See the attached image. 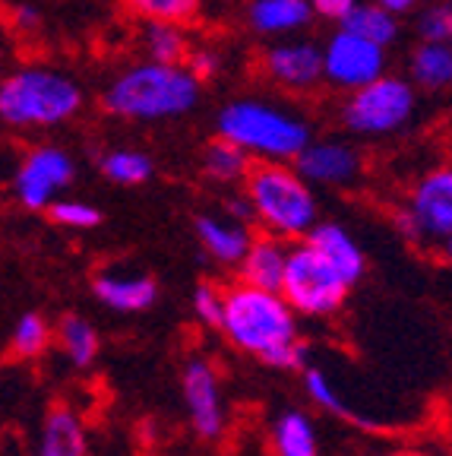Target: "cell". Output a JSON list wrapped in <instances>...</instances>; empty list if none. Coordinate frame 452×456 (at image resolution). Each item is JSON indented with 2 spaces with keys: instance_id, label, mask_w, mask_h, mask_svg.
Segmentation results:
<instances>
[{
  "instance_id": "6da1fadb",
  "label": "cell",
  "mask_w": 452,
  "mask_h": 456,
  "mask_svg": "<svg viewBox=\"0 0 452 456\" xmlns=\"http://www.w3.org/2000/svg\"><path fill=\"white\" fill-rule=\"evenodd\" d=\"M222 333L234 349L247 352L269 368H307L311 349L297 330V311L282 292L234 282L225 292Z\"/></svg>"
},
{
  "instance_id": "7a4b0ae2",
  "label": "cell",
  "mask_w": 452,
  "mask_h": 456,
  "mask_svg": "<svg viewBox=\"0 0 452 456\" xmlns=\"http://www.w3.org/2000/svg\"><path fill=\"white\" fill-rule=\"evenodd\" d=\"M199 102V79L184 64L146 61L120 73L105 93V108L130 121H168Z\"/></svg>"
},
{
  "instance_id": "3957f363",
  "label": "cell",
  "mask_w": 452,
  "mask_h": 456,
  "mask_svg": "<svg viewBox=\"0 0 452 456\" xmlns=\"http://www.w3.org/2000/svg\"><path fill=\"white\" fill-rule=\"evenodd\" d=\"M247 197L262 232L285 241L307 238L319 222L311 181L285 162L254 165V171L247 175Z\"/></svg>"
},
{
  "instance_id": "277c9868",
  "label": "cell",
  "mask_w": 452,
  "mask_h": 456,
  "mask_svg": "<svg viewBox=\"0 0 452 456\" xmlns=\"http://www.w3.org/2000/svg\"><path fill=\"white\" fill-rule=\"evenodd\" d=\"M79 108V83L51 67H20L0 86V118L7 127H57Z\"/></svg>"
},
{
  "instance_id": "5b68a950",
  "label": "cell",
  "mask_w": 452,
  "mask_h": 456,
  "mask_svg": "<svg viewBox=\"0 0 452 456\" xmlns=\"http://www.w3.org/2000/svg\"><path fill=\"white\" fill-rule=\"evenodd\" d=\"M219 134L262 162L297 159L311 142V130L301 118L260 99H238L222 108Z\"/></svg>"
},
{
  "instance_id": "8992f818",
  "label": "cell",
  "mask_w": 452,
  "mask_h": 456,
  "mask_svg": "<svg viewBox=\"0 0 452 456\" xmlns=\"http://www.w3.org/2000/svg\"><path fill=\"white\" fill-rule=\"evenodd\" d=\"M348 292H351V282L311 241H301L291 248L282 295L297 314H304V317H333L345 305Z\"/></svg>"
},
{
  "instance_id": "52a82bcc",
  "label": "cell",
  "mask_w": 452,
  "mask_h": 456,
  "mask_svg": "<svg viewBox=\"0 0 452 456\" xmlns=\"http://www.w3.org/2000/svg\"><path fill=\"white\" fill-rule=\"evenodd\" d=\"M415 114V89L408 79L383 73L374 83L360 86L348 95L342 108V121L360 136H386L405 127Z\"/></svg>"
},
{
  "instance_id": "ba28073f",
  "label": "cell",
  "mask_w": 452,
  "mask_h": 456,
  "mask_svg": "<svg viewBox=\"0 0 452 456\" xmlns=\"http://www.w3.org/2000/svg\"><path fill=\"white\" fill-rule=\"evenodd\" d=\"M402 235L421 244H443L452 235V165L427 171L408 193V207L396 216Z\"/></svg>"
},
{
  "instance_id": "9c48e42d",
  "label": "cell",
  "mask_w": 452,
  "mask_h": 456,
  "mask_svg": "<svg viewBox=\"0 0 452 456\" xmlns=\"http://www.w3.org/2000/svg\"><path fill=\"white\" fill-rule=\"evenodd\" d=\"M326 79L339 89H360L386 73V48L370 38L358 36L351 28H339L323 48Z\"/></svg>"
},
{
  "instance_id": "30bf717a",
  "label": "cell",
  "mask_w": 452,
  "mask_h": 456,
  "mask_svg": "<svg viewBox=\"0 0 452 456\" xmlns=\"http://www.w3.org/2000/svg\"><path fill=\"white\" fill-rule=\"evenodd\" d=\"M77 175V165L57 146H36L26 152L13 175V197L26 209H48Z\"/></svg>"
},
{
  "instance_id": "8fae6325",
  "label": "cell",
  "mask_w": 452,
  "mask_h": 456,
  "mask_svg": "<svg viewBox=\"0 0 452 456\" xmlns=\"http://www.w3.org/2000/svg\"><path fill=\"white\" fill-rule=\"evenodd\" d=\"M184 406L190 415V425L203 441H219L225 435V399L219 390V374L206 358H190L184 368Z\"/></svg>"
},
{
  "instance_id": "7c38bea8",
  "label": "cell",
  "mask_w": 452,
  "mask_h": 456,
  "mask_svg": "<svg viewBox=\"0 0 452 456\" xmlns=\"http://www.w3.org/2000/svg\"><path fill=\"white\" fill-rule=\"evenodd\" d=\"M262 70L272 83L285 86L291 93H307L326 77L323 48L311 42H282L262 54Z\"/></svg>"
},
{
  "instance_id": "4fadbf2b",
  "label": "cell",
  "mask_w": 452,
  "mask_h": 456,
  "mask_svg": "<svg viewBox=\"0 0 452 456\" xmlns=\"http://www.w3.org/2000/svg\"><path fill=\"white\" fill-rule=\"evenodd\" d=\"M297 171L311 184L342 187L358 178L360 162L351 146H345L339 140H323V142H307V150L297 156Z\"/></svg>"
},
{
  "instance_id": "5bb4252c",
  "label": "cell",
  "mask_w": 452,
  "mask_h": 456,
  "mask_svg": "<svg viewBox=\"0 0 452 456\" xmlns=\"http://www.w3.org/2000/svg\"><path fill=\"white\" fill-rule=\"evenodd\" d=\"M93 292L108 311L117 314H140L149 311L158 298V285L146 273H120L105 270L93 279Z\"/></svg>"
},
{
  "instance_id": "9a60e30c",
  "label": "cell",
  "mask_w": 452,
  "mask_h": 456,
  "mask_svg": "<svg viewBox=\"0 0 452 456\" xmlns=\"http://www.w3.org/2000/svg\"><path fill=\"white\" fill-rule=\"evenodd\" d=\"M288 254H291V248H285V238L269 235V232L260 238H254L247 256H244L238 266L240 282L256 285V289L282 292L285 270H288Z\"/></svg>"
},
{
  "instance_id": "2e32d148",
  "label": "cell",
  "mask_w": 452,
  "mask_h": 456,
  "mask_svg": "<svg viewBox=\"0 0 452 456\" xmlns=\"http://www.w3.org/2000/svg\"><path fill=\"white\" fill-rule=\"evenodd\" d=\"M197 238L206 254L219 260L222 266H240V260L247 256L250 244H254L244 222H238L234 216H199Z\"/></svg>"
},
{
  "instance_id": "e0dca14e",
  "label": "cell",
  "mask_w": 452,
  "mask_h": 456,
  "mask_svg": "<svg viewBox=\"0 0 452 456\" xmlns=\"http://www.w3.org/2000/svg\"><path fill=\"white\" fill-rule=\"evenodd\" d=\"M304 241H311L351 285H358L360 276L367 273V256H364V250L348 235V228L335 225V222H317Z\"/></svg>"
},
{
  "instance_id": "ac0fdd59",
  "label": "cell",
  "mask_w": 452,
  "mask_h": 456,
  "mask_svg": "<svg viewBox=\"0 0 452 456\" xmlns=\"http://www.w3.org/2000/svg\"><path fill=\"white\" fill-rule=\"evenodd\" d=\"M36 456H85V428L73 409L57 406L44 415Z\"/></svg>"
},
{
  "instance_id": "d6986e66",
  "label": "cell",
  "mask_w": 452,
  "mask_h": 456,
  "mask_svg": "<svg viewBox=\"0 0 452 456\" xmlns=\"http://www.w3.org/2000/svg\"><path fill=\"white\" fill-rule=\"evenodd\" d=\"M313 16L311 0H254L250 22L262 36H288L304 28Z\"/></svg>"
},
{
  "instance_id": "ffe728a7",
  "label": "cell",
  "mask_w": 452,
  "mask_h": 456,
  "mask_svg": "<svg viewBox=\"0 0 452 456\" xmlns=\"http://www.w3.org/2000/svg\"><path fill=\"white\" fill-rule=\"evenodd\" d=\"M269 444L276 456H319L317 428L297 409H285L282 415H276L269 428Z\"/></svg>"
},
{
  "instance_id": "44dd1931",
  "label": "cell",
  "mask_w": 452,
  "mask_h": 456,
  "mask_svg": "<svg viewBox=\"0 0 452 456\" xmlns=\"http://www.w3.org/2000/svg\"><path fill=\"white\" fill-rule=\"evenodd\" d=\"M57 346H61V352H64V358L73 368H89L101 352V336L85 317L67 314L64 321L57 323Z\"/></svg>"
},
{
  "instance_id": "7402d4cb",
  "label": "cell",
  "mask_w": 452,
  "mask_h": 456,
  "mask_svg": "<svg viewBox=\"0 0 452 456\" xmlns=\"http://www.w3.org/2000/svg\"><path fill=\"white\" fill-rule=\"evenodd\" d=\"M411 83L421 89H446L452 86V45L449 42H421L411 54Z\"/></svg>"
},
{
  "instance_id": "603a6c76",
  "label": "cell",
  "mask_w": 452,
  "mask_h": 456,
  "mask_svg": "<svg viewBox=\"0 0 452 456\" xmlns=\"http://www.w3.org/2000/svg\"><path fill=\"white\" fill-rule=\"evenodd\" d=\"M203 168L213 181L222 184H234V181H247V175L254 171L250 165V152L244 146H238L234 140L219 134V140H213L203 152Z\"/></svg>"
},
{
  "instance_id": "cb8c5ba5",
  "label": "cell",
  "mask_w": 452,
  "mask_h": 456,
  "mask_svg": "<svg viewBox=\"0 0 452 456\" xmlns=\"http://www.w3.org/2000/svg\"><path fill=\"white\" fill-rule=\"evenodd\" d=\"M342 28H351L358 36L389 48V45L399 38V13L383 7L380 0H370V4H358V7L351 10V16L342 22Z\"/></svg>"
},
{
  "instance_id": "d4e9b609",
  "label": "cell",
  "mask_w": 452,
  "mask_h": 456,
  "mask_svg": "<svg viewBox=\"0 0 452 456\" xmlns=\"http://www.w3.org/2000/svg\"><path fill=\"white\" fill-rule=\"evenodd\" d=\"M57 339V330H51V323L44 321L42 314L28 311L22 314L20 321L13 323V336H10V352L22 362L42 358L51 349V342Z\"/></svg>"
},
{
  "instance_id": "484cf974",
  "label": "cell",
  "mask_w": 452,
  "mask_h": 456,
  "mask_svg": "<svg viewBox=\"0 0 452 456\" xmlns=\"http://www.w3.org/2000/svg\"><path fill=\"white\" fill-rule=\"evenodd\" d=\"M142 48H146L149 61H162V64H181L190 54L181 22H146Z\"/></svg>"
},
{
  "instance_id": "4316f807",
  "label": "cell",
  "mask_w": 452,
  "mask_h": 456,
  "mask_svg": "<svg viewBox=\"0 0 452 456\" xmlns=\"http://www.w3.org/2000/svg\"><path fill=\"white\" fill-rule=\"evenodd\" d=\"M101 171L105 178H111L114 184H142L152 178V159L140 150H111L101 159Z\"/></svg>"
},
{
  "instance_id": "83f0119b",
  "label": "cell",
  "mask_w": 452,
  "mask_h": 456,
  "mask_svg": "<svg viewBox=\"0 0 452 456\" xmlns=\"http://www.w3.org/2000/svg\"><path fill=\"white\" fill-rule=\"evenodd\" d=\"M124 7L146 22H187L197 16L199 0H124Z\"/></svg>"
},
{
  "instance_id": "f1b7e54d",
  "label": "cell",
  "mask_w": 452,
  "mask_h": 456,
  "mask_svg": "<svg viewBox=\"0 0 452 456\" xmlns=\"http://www.w3.org/2000/svg\"><path fill=\"white\" fill-rule=\"evenodd\" d=\"M304 390L319 409L339 415V419H354V412L345 406V403H342L339 390L333 387V380L326 378L323 368H311V364H307V368H304Z\"/></svg>"
},
{
  "instance_id": "f546056e",
  "label": "cell",
  "mask_w": 452,
  "mask_h": 456,
  "mask_svg": "<svg viewBox=\"0 0 452 456\" xmlns=\"http://www.w3.org/2000/svg\"><path fill=\"white\" fill-rule=\"evenodd\" d=\"M225 292L228 289H219L215 282H199L197 289H193L190 305L203 327L222 330V321H225Z\"/></svg>"
},
{
  "instance_id": "4dcf8cb0",
  "label": "cell",
  "mask_w": 452,
  "mask_h": 456,
  "mask_svg": "<svg viewBox=\"0 0 452 456\" xmlns=\"http://www.w3.org/2000/svg\"><path fill=\"white\" fill-rule=\"evenodd\" d=\"M48 216L64 228H77V232H85V228H95L101 222V213L85 203V200H54L48 207Z\"/></svg>"
},
{
  "instance_id": "1f68e13d",
  "label": "cell",
  "mask_w": 452,
  "mask_h": 456,
  "mask_svg": "<svg viewBox=\"0 0 452 456\" xmlns=\"http://www.w3.org/2000/svg\"><path fill=\"white\" fill-rule=\"evenodd\" d=\"M417 36L421 42H449L452 36V4H437L417 16Z\"/></svg>"
},
{
  "instance_id": "d6a6232c",
  "label": "cell",
  "mask_w": 452,
  "mask_h": 456,
  "mask_svg": "<svg viewBox=\"0 0 452 456\" xmlns=\"http://www.w3.org/2000/svg\"><path fill=\"white\" fill-rule=\"evenodd\" d=\"M187 67L193 70V77L199 79V83H206V79H215L222 70V54H215L213 48H197L187 54Z\"/></svg>"
},
{
  "instance_id": "836d02e7",
  "label": "cell",
  "mask_w": 452,
  "mask_h": 456,
  "mask_svg": "<svg viewBox=\"0 0 452 456\" xmlns=\"http://www.w3.org/2000/svg\"><path fill=\"white\" fill-rule=\"evenodd\" d=\"M311 4H313V13L323 16V20L345 22L360 0H311Z\"/></svg>"
},
{
  "instance_id": "e575fe53",
  "label": "cell",
  "mask_w": 452,
  "mask_h": 456,
  "mask_svg": "<svg viewBox=\"0 0 452 456\" xmlns=\"http://www.w3.org/2000/svg\"><path fill=\"white\" fill-rule=\"evenodd\" d=\"M10 20H13V26L20 28V32H32V28L42 26V13H38L36 0H26V4H16V7L10 10Z\"/></svg>"
},
{
  "instance_id": "d590c367",
  "label": "cell",
  "mask_w": 452,
  "mask_h": 456,
  "mask_svg": "<svg viewBox=\"0 0 452 456\" xmlns=\"http://www.w3.org/2000/svg\"><path fill=\"white\" fill-rule=\"evenodd\" d=\"M380 4L389 10H396V13H408V10L417 7V0H380Z\"/></svg>"
},
{
  "instance_id": "8d00e7d4",
  "label": "cell",
  "mask_w": 452,
  "mask_h": 456,
  "mask_svg": "<svg viewBox=\"0 0 452 456\" xmlns=\"http://www.w3.org/2000/svg\"><path fill=\"white\" fill-rule=\"evenodd\" d=\"M386 456H433V453H424V450H396V453H386Z\"/></svg>"
},
{
  "instance_id": "74e56055",
  "label": "cell",
  "mask_w": 452,
  "mask_h": 456,
  "mask_svg": "<svg viewBox=\"0 0 452 456\" xmlns=\"http://www.w3.org/2000/svg\"><path fill=\"white\" fill-rule=\"evenodd\" d=\"M440 248H443V256H446V260H449V264H452V235L446 238V241L440 244Z\"/></svg>"
},
{
  "instance_id": "f35d334b",
  "label": "cell",
  "mask_w": 452,
  "mask_h": 456,
  "mask_svg": "<svg viewBox=\"0 0 452 456\" xmlns=\"http://www.w3.org/2000/svg\"><path fill=\"white\" fill-rule=\"evenodd\" d=\"M449 45H452V36H449Z\"/></svg>"
},
{
  "instance_id": "ab89813d",
  "label": "cell",
  "mask_w": 452,
  "mask_h": 456,
  "mask_svg": "<svg viewBox=\"0 0 452 456\" xmlns=\"http://www.w3.org/2000/svg\"><path fill=\"white\" fill-rule=\"evenodd\" d=\"M446 4H452V0H446Z\"/></svg>"
}]
</instances>
